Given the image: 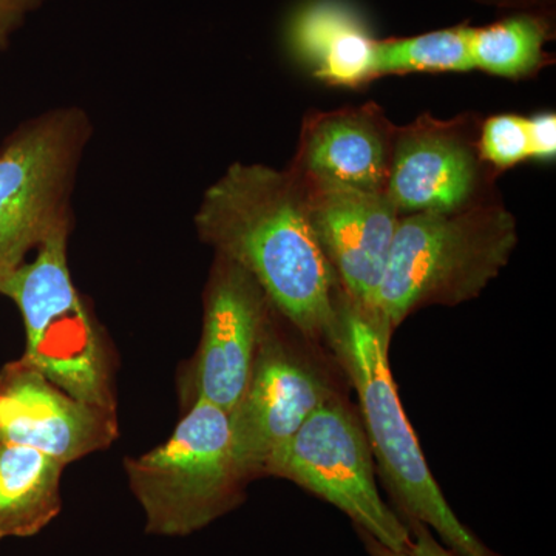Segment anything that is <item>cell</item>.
Instances as JSON below:
<instances>
[{"instance_id":"10","label":"cell","mask_w":556,"mask_h":556,"mask_svg":"<svg viewBox=\"0 0 556 556\" xmlns=\"http://www.w3.org/2000/svg\"><path fill=\"white\" fill-rule=\"evenodd\" d=\"M294 175L305 193L318 243L340 281V291L371 309L401 219L396 207L386 192Z\"/></svg>"},{"instance_id":"18","label":"cell","mask_w":556,"mask_h":556,"mask_svg":"<svg viewBox=\"0 0 556 556\" xmlns=\"http://www.w3.org/2000/svg\"><path fill=\"white\" fill-rule=\"evenodd\" d=\"M482 155L497 167H510L529 156L526 119L501 115L486 121L481 139Z\"/></svg>"},{"instance_id":"9","label":"cell","mask_w":556,"mask_h":556,"mask_svg":"<svg viewBox=\"0 0 556 556\" xmlns=\"http://www.w3.org/2000/svg\"><path fill=\"white\" fill-rule=\"evenodd\" d=\"M273 311L247 270L215 255L204 291L199 353L189 372L190 402L201 399L228 415L232 412L251 379Z\"/></svg>"},{"instance_id":"17","label":"cell","mask_w":556,"mask_h":556,"mask_svg":"<svg viewBox=\"0 0 556 556\" xmlns=\"http://www.w3.org/2000/svg\"><path fill=\"white\" fill-rule=\"evenodd\" d=\"M471 27L447 28L413 38L378 40L375 75L470 72Z\"/></svg>"},{"instance_id":"21","label":"cell","mask_w":556,"mask_h":556,"mask_svg":"<svg viewBox=\"0 0 556 556\" xmlns=\"http://www.w3.org/2000/svg\"><path fill=\"white\" fill-rule=\"evenodd\" d=\"M46 0H0V51L9 47L11 35L24 24L25 16L40 9Z\"/></svg>"},{"instance_id":"1","label":"cell","mask_w":556,"mask_h":556,"mask_svg":"<svg viewBox=\"0 0 556 556\" xmlns=\"http://www.w3.org/2000/svg\"><path fill=\"white\" fill-rule=\"evenodd\" d=\"M195 228L215 255L257 281L292 327L306 338L327 339L336 318L338 278L291 170L233 163L204 192Z\"/></svg>"},{"instance_id":"6","label":"cell","mask_w":556,"mask_h":556,"mask_svg":"<svg viewBox=\"0 0 556 556\" xmlns=\"http://www.w3.org/2000/svg\"><path fill=\"white\" fill-rule=\"evenodd\" d=\"M93 126L79 108L22 123L0 148V280L62 229H73L72 195Z\"/></svg>"},{"instance_id":"2","label":"cell","mask_w":556,"mask_h":556,"mask_svg":"<svg viewBox=\"0 0 556 556\" xmlns=\"http://www.w3.org/2000/svg\"><path fill=\"white\" fill-rule=\"evenodd\" d=\"M391 334L371 309L339 289L327 342L356 390L362 426L397 515L422 522L457 556H500L460 522L428 467L391 372Z\"/></svg>"},{"instance_id":"7","label":"cell","mask_w":556,"mask_h":556,"mask_svg":"<svg viewBox=\"0 0 556 556\" xmlns=\"http://www.w3.org/2000/svg\"><path fill=\"white\" fill-rule=\"evenodd\" d=\"M265 477L289 479L338 507L388 551L412 546L408 526L380 496L364 426L338 393L270 457Z\"/></svg>"},{"instance_id":"16","label":"cell","mask_w":556,"mask_h":556,"mask_svg":"<svg viewBox=\"0 0 556 556\" xmlns=\"http://www.w3.org/2000/svg\"><path fill=\"white\" fill-rule=\"evenodd\" d=\"M547 25L532 14L508 17L484 28H471L473 67L492 75L517 78L532 73L543 61Z\"/></svg>"},{"instance_id":"15","label":"cell","mask_w":556,"mask_h":556,"mask_svg":"<svg viewBox=\"0 0 556 556\" xmlns=\"http://www.w3.org/2000/svg\"><path fill=\"white\" fill-rule=\"evenodd\" d=\"M64 464L0 442V540L38 535L61 514Z\"/></svg>"},{"instance_id":"3","label":"cell","mask_w":556,"mask_h":556,"mask_svg":"<svg viewBox=\"0 0 556 556\" xmlns=\"http://www.w3.org/2000/svg\"><path fill=\"white\" fill-rule=\"evenodd\" d=\"M517 241V223L501 207L409 214L399 219L371 311L394 331L422 306L477 299Z\"/></svg>"},{"instance_id":"20","label":"cell","mask_w":556,"mask_h":556,"mask_svg":"<svg viewBox=\"0 0 556 556\" xmlns=\"http://www.w3.org/2000/svg\"><path fill=\"white\" fill-rule=\"evenodd\" d=\"M530 159H554L556 152V118L554 113H543L526 119Z\"/></svg>"},{"instance_id":"4","label":"cell","mask_w":556,"mask_h":556,"mask_svg":"<svg viewBox=\"0 0 556 556\" xmlns=\"http://www.w3.org/2000/svg\"><path fill=\"white\" fill-rule=\"evenodd\" d=\"M131 493L146 532L188 536L240 506L248 481L237 466L229 415L206 401L190 402L172 437L126 459Z\"/></svg>"},{"instance_id":"14","label":"cell","mask_w":556,"mask_h":556,"mask_svg":"<svg viewBox=\"0 0 556 556\" xmlns=\"http://www.w3.org/2000/svg\"><path fill=\"white\" fill-rule=\"evenodd\" d=\"M292 50L332 86H357L376 78V46L364 21L336 0H318L300 10L289 28Z\"/></svg>"},{"instance_id":"19","label":"cell","mask_w":556,"mask_h":556,"mask_svg":"<svg viewBox=\"0 0 556 556\" xmlns=\"http://www.w3.org/2000/svg\"><path fill=\"white\" fill-rule=\"evenodd\" d=\"M408 526L412 533V546L405 552H393L380 546L371 538L361 533L364 538L365 547H367L369 556H457L453 554L444 544L439 543L434 533L424 526L422 522L404 521Z\"/></svg>"},{"instance_id":"5","label":"cell","mask_w":556,"mask_h":556,"mask_svg":"<svg viewBox=\"0 0 556 556\" xmlns=\"http://www.w3.org/2000/svg\"><path fill=\"white\" fill-rule=\"evenodd\" d=\"M72 229L51 236L0 280V294L16 303L24 318L25 362L70 396L116 413L112 369L100 327L91 317L68 268Z\"/></svg>"},{"instance_id":"8","label":"cell","mask_w":556,"mask_h":556,"mask_svg":"<svg viewBox=\"0 0 556 556\" xmlns=\"http://www.w3.org/2000/svg\"><path fill=\"white\" fill-rule=\"evenodd\" d=\"M334 393L321 369L270 324L247 390L229 413L232 453L244 479L265 477L270 457Z\"/></svg>"},{"instance_id":"11","label":"cell","mask_w":556,"mask_h":556,"mask_svg":"<svg viewBox=\"0 0 556 556\" xmlns=\"http://www.w3.org/2000/svg\"><path fill=\"white\" fill-rule=\"evenodd\" d=\"M116 438V413L70 396L24 358L0 371V442L38 450L67 466Z\"/></svg>"},{"instance_id":"13","label":"cell","mask_w":556,"mask_h":556,"mask_svg":"<svg viewBox=\"0 0 556 556\" xmlns=\"http://www.w3.org/2000/svg\"><path fill=\"white\" fill-rule=\"evenodd\" d=\"M390 163L386 137L365 113H338L306 130L299 160L300 177L372 192H386Z\"/></svg>"},{"instance_id":"12","label":"cell","mask_w":556,"mask_h":556,"mask_svg":"<svg viewBox=\"0 0 556 556\" xmlns=\"http://www.w3.org/2000/svg\"><path fill=\"white\" fill-rule=\"evenodd\" d=\"M477 179V161L466 142L427 124L399 137L386 193L397 212L408 215L455 212L466 207Z\"/></svg>"}]
</instances>
